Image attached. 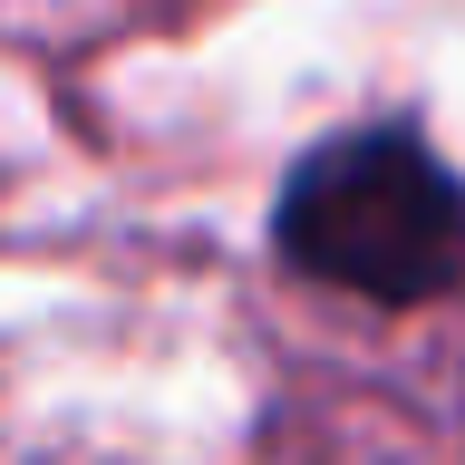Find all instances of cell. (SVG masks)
<instances>
[{
	"mask_svg": "<svg viewBox=\"0 0 465 465\" xmlns=\"http://www.w3.org/2000/svg\"><path fill=\"white\" fill-rule=\"evenodd\" d=\"M272 242L330 291L417 311L465 282V184L427 155V136L359 126L291 165L272 203Z\"/></svg>",
	"mask_w": 465,
	"mask_h": 465,
	"instance_id": "cell-1",
	"label": "cell"
}]
</instances>
